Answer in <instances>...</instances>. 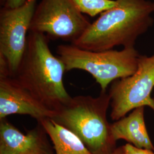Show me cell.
I'll use <instances>...</instances> for the list:
<instances>
[{"label": "cell", "instance_id": "5b68a950", "mask_svg": "<svg viewBox=\"0 0 154 154\" xmlns=\"http://www.w3.org/2000/svg\"><path fill=\"white\" fill-rule=\"evenodd\" d=\"M90 24L72 0H40L29 31L44 34L49 39H62L73 44Z\"/></svg>", "mask_w": 154, "mask_h": 154}, {"label": "cell", "instance_id": "8fae6325", "mask_svg": "<svg viewBox=\"0 0 154 154\" xmlns=\"http://www.w3.org/2000/svg\"><path fill=\"white\" fill-rule=\"evenodd\" d=\"M54 145V154H93L74 133L53 119L39 122Z\"/></svg>", "mask_w": 154, "mask_h": 154}, {"label": "cell", "instance_id": "30bf717a", "mask_svg": "<svg viewBox=\"0 0 154 154\" xmlns=\"http://www.w3.org/2000/svg\"><path fill=\"white\" fill-rule=\"evenodd\" d=\"M112 137L116 142L123 139L135 147L154 151L144 120V107H138L121 119L111 123Z\"/></svg>", "mask_w": 154, "mask_h": 154}, {"label": "cell", "instance_id": "7c38bea8", "mask_svg": "<svg viewBox=\"0 0 154 154\" xmlns=\"http://www.w3.org/2000/svg\"><path fill=\"white\" fill-rule=\"evenodd\" d=\"M82 14L90 17L100 14L115 6L116 0H72Z\"/></svg>", "mask_w": 154, "mask_h": 154}, {"label": "cell", "instance_id": "6da1fadb", "mask_svg": "<svg viewBox=\"0 0 154 154\" xmlns=\"http://www.w3.org/2000/svg\"><path fill=\"white\" fill-rule=\"evenodd\" d=\"M116 6L103 12L73 44L93 51L122 46L134 48L139 37L154 24V1L116 0Z\"/></svg>", "mask_w": 154, "mask_h": 154}, {"label": "cell", "instance_id": "ba28073f", "mask_svg": "<svg viewBox=\"0 0 154 154\" xmlns=\"http://www.w3.org/2000/svg\"><path fill=\"white\" fill-rule=\"evenodd\" d=\"M14 114L30 116L39 123L53 119L56 112L41 102L15 78L0 76V120Z\"/></svg>", "mask_w": 154, "mask_h": 154}, {"label": "cell", "instance_id": "2e32d148", "mask_svg": "<svg viewBox=\"0 0 154 154\" xmlns=\"http://www.w3.org/2000/svg\"><path fill=\"white\" fill-rule=\"evenodd\" d=\"M109 154H125L123 146L115 149L112 152H111V153Z\"/></svg>", "mask_w": 154, "mask_h": 154}, {"label": "cell", "instance_id": "7a4b0ae2", "mask_svg": "<svg viewBox=\"0 0 154 154\" xmlns=\"http://www.w3.org/2000/svg\"><path fill=\"white\" fill-rule=\"evenodd\" d=\"M65 66L50 49L49 38L30 32L22 61L14 78L44 105L55 112L72 98L63 84Z\"/></svg>", "mask_w": 154, "mask_h": 154}, {"label": "cell", "instance_id": "9c48e42d", "mask_svg": "<svg viewBox=\"0 0 154 154\" xmlns=\"http://www.w3.org/2000/svg\"><path fill=\"white\" fill-rule=\"evenodd\" d=\"M43 127H39L26 134L19 131L5 119L0 120V154H22L36 149H46Z\"/></svg>", "mask_w": 154, "mask_h": 154}, {"label": "cell", "instance_id": "4fadbf2b", "mask_svg": "<svg viewBox=\"0 0 154 154\" xmlns=\"http://www.w3.org/2000/svg\"><path fill=\"white\" fill-rule=\"evenodd\" d=\"M125 154H154V151L149 149L139 148L131 144L127 143L123 146Z\"/></svg>", "mask_w": 154, "mask_h": 154}, {"label": "cell", "instance_id": "277c9868", "mask_svg": "<svg viewBox=\"0 0 154 154\" xmlns=\"http://www.w3.org/2000/svg\"><path fill=\"white\" fill-rule=\"evenodd\" d=\"M56 52L66 72L78 69L88 72L100 85L101 92H106L111 83L136 72L140 55L135 48L93 51L73 44L60 45Z\"/></svg>", "mask_w": 154, "mask_h": 154}, {"label": "cell", "instance_id": "3957f363", "mask_svg": "<svg viewBox=\"0 0 154 154\" xmlns=\"http://www.w3.org/2000/svg\"><path fill=\"white\" fill-rule=\"evenodd\" d=\"M110 102L107 92H101L97 97H72L53 119L77 135L91 153L110 154L116 149V143L107 118Z\"/></svg>", "mask_w": 154, "mask_h": 154}, {"label": "cell", "instance_id": "5bb4252c", "mask_svg": "<svg viewBox=\"0 0 154 154\" xmlns=\"http://www.w3.org/2000/svg\"><path fill=\"white\" fill-rule=\"evenodd\" d=\"M27 0H4L3 7L6 8H16L23 5Z\"/></svg>", "mask_w": 154, "mask_h": 154}, {"label": "cell", "instance_id": "8992f818", "mask_svg": "<svg viewBox=\"0 0 154 154\" xmlns=\"http://www.w3.org/2000/svg\"><path fill=\"white\" fill-rule=\"evenodd\" d=\"M154 54L140 55L138 67L132 75L113 82L109 94L110 118L116 121L132 110L147 106L154 112Z\"/></svg>", "mask_w": 154, "mask_h": 154}, {"label": "cell", "instance_id": "52a82bcc", "mask_svg": "<svg viewBox=\"0 0 154 154\" xmlns=\"http://www.w3.org/2000/svg\"><path fill=\"white\" fill-rule=\"evenodd\" d=\"M37 0H27L16 8L2 7L0 11V57L14 77L27 45L28 33Z\"/></svg>", "mask_w": 154, "mask_h": 154}, {"label": "cell", "instance_id": "9a60e30c", "mask_svg": "<svg viewBox=\"0 0 154 154\" xmlns=\"http://www.w3.org/2000/svg\"><path fill=\"white\" fill-rule=\"evenodd\" d=\"M22 154H48L46 151V149H36L28 151Z\"/></svg>", "mask_w": 154, "mask_h": 154}]
</instances>
